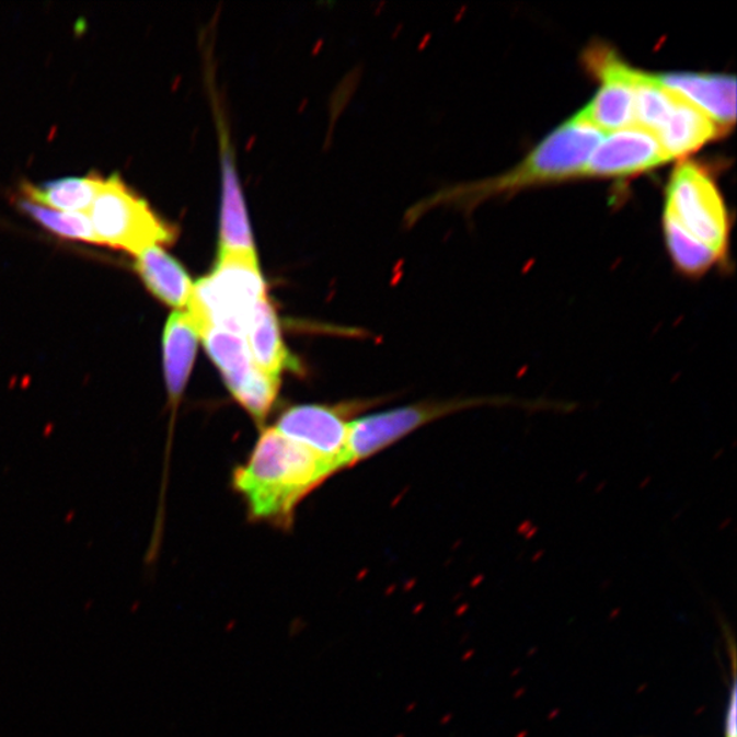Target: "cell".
<instances>
[{
    "label": "cell",
    "instance_id": "obj_6",
    "mask_svg": "<svg viewBox=\"0 0 737 737\" xmlns=\"http://www.w3.org/2000/svg\"><path fill=\"white\" fill-rule=\"evenodd\" d=\"M587 70L602 82L595 99L574 116L598 131H619L634 124V87L638 69L631 68L606 44L586 49Z\"/></svg>",
    "mask_w": 737,
    "mask_h": 737
},
{
    "label": "cell",
    "instance_id": "obj_18",
    "mask_svg": "<svg viewBox=\"0 0 737 737\" xmlns=\"http://www.w3.org/2000/svg\"><path fill=\"white\" fill-rule=\"evenodd\" d=\"M634 97V126L656 136L673 107L675 93L665 90L654 74L638 70Z\"/></svg>",
    "mask_w": 737,
    "mask_h": 737
},
{
    "label": "cell",
    "instance_id": "obj_7",
    "mask_svg": "<svg viewBox=\"0 0 737 737\" xmlns=\"http://www.w3.org/2000/svg\"><path fill=\"white\" fill-rule=\"evenodd\" d=\"M274 429L308 448L335 470L347 468L348 424L335 408L318 404L293 406L281 414Z\"/></svg>",
    "mask_w": 737,
    "mask_h": 737
},
{
    "label": "cell",
    "instance_id": "obj_13",
    "mask_svg": "<svg viewBox=\"0 0 737 737\" xmlns=\"http://www.w3.org/2000/svg\"><path fill=\"white\" fill-rule=\"evenodd\" d=\"M136 270L148 291L160 302L175 309L187 307L194 283L179 260L162 246H151L137 254Z\"/></svg>",
    "mask_w": 737,
    "mask_h": 737
},
{
    "label": "cell",
    "instance_id": "obj_19",
    "mask_svg": "<svg viewBox=\"0 0 737 737\" xmlns=\"http://www.w3.org/2000/svg\"><path fill=\"white\" fill-rule=\"evenodd\" d=\"M16 208L30 215L33 220L55 235L65 238V240L90 242L99 245L90 216L85 214L64 212V210L32 203L24 197L16 198Z\"/></svg>",
    "mask_w": 737,
    "mask_h": 737
},
{
    "label": "cell",
    "instance_id": "obj_20",
    "mask_svg": "<svg viewBox=\"0 0 737 737\" xmlns=\"http://www.w3.org/2000/svg\"><path fill=\"white\" fill-rule=\"evenodd\" d=\"M277 393H279V379L256 368L234 396L254 418L264 419L273 408Z\"/></svg>",
    "mask_w": 737,
    "mask_h": 737
},
{
    "label": "cell",
    "instance_id": "obj_3",
    "mask_svg": "<svg viewBox=\"0 0 737 737\" xmlns=\"http://www.w3.org/2000/svg\"><path fill=\"white\" fill-rule=\"evenodd\" d=\"M267 297L257 253L219 252L212 273L194 283L186 312L199 337L208 329L246 337L254 309Z\"/></svg>",
    "mask_w": 737,
    "mask_h": 737
},
{
    "label": "cell",
    "instance_id": "obj_16",
    "mask_svg": "<svg viewBox=\"0 0 737 737\" xmlns=\"http://www.w3.org/2000/svg\"><path fill=\"white\" fill-rule=\"evenodd\" d=\"M201 341L234 395L257 368L249 352L246 337L223 329H208L203 332Z\"/></svg>",
    "mask_w": 737,
    "mask_h": 737
},
{
    "label": "cell",
    "instance_id": "obj_9",
    "mask_svg": "<svg viewBox=\"0 0 737 737\" xmlns=\"http://www.w3.org/2000/svg\"><path fill=\"white\" fill-rule=\"evenodd\" d=\"M654 77L665 90L678 94L701 110L724 131V135L735 125V77L696 73H664Z\"/></svg>",
    "mask_w": 737,
    "mask_h": 737
},
{
    "label": "cell",
    "instance_id": "obj_12",
    "mask_svg": "<svg viewBox=\"0 0 737 737\" xmlns=\"http://www.w3.org/2000/svg\"><path fill=\"white\" fill-rule=\"evenodd\" d=\"M246 342L254 365L264 373L279 379L283 371L299 370L298 359L292 357L283 341L279 320L268 297L254 309Z\"/></svg>",
    "mask_w": 737,
    "mask_h": 737
},
{
    "label": "cell",
    "instance_id": "obj_1",
    "mask_svg": "<svg viewBox=\"0 0 737 737\" xmlns=\"http://www.w3.org/2000/svg\"><path fill=\"white\" fill-rule=\"evenodd\" d=\"M335 469L274 428L264 430L249 462L234 474L254 519L290 523L293 508Z\"/></svg>",
    "mask_w": 737,
    "mask_h": 737
},
{
    "label": "cell",
    "instance_id": "obj_17",
    "mask_svg": "<svg viewBox=\"0 0 737 737\" xmlns=\"http://www.w3.org/2000/svg\"><path fill=\"white\" fill-rule=\"evenodd\" d=\"M664 230L670 257L676 269L690 279H700L714 265L725 264L716 253L681 229L670 216L664 214Z\"/></svg>",
    "mask_w": 737,
    "mask_h": 737
},
{
    "label": "cell",
    "instance_id": "obj_4",
    "mask_svg": "<svg viewBox=\"0 0 737 737\" xmlns=\"http://www.w3.org/2000/svg\"><path fill=\"white\" fill-rule=\"evenodd\" d=\"M88 216L99 245L136 256L148 247L169 245L176 238L174 227L160 219L118 175L103 180Z\"/></svg>",
    "mask_w": 737,
    "mask_h": 737
},
{
    "label": "cell",
    "instance_id": "obj_10",
    "mask_svg": "<svg viewBox=\"0 0 737 737\" xmlns=\"http://www.w3.org/2000/svg\"><path fill=\"white\" fill-rule=\"evenodd\" d=\"M723 135L724 131L707 115L675 94L673 107L656 133V138L670 162L700 151Z\"/></svg>",
    "mask_w": 737,
    "mask_h": 737
},
{
    "label": "cell",
    "instance_id": "obj_11",
    "mask_svg": "<svg viewBox=\"0 0 737 737\" xmlns=\"http://www.w3.org/2000/svg\"><path fill=\"white\" fill-rule=\"evenodd\" d=\"M199 332L186 310L170 315L163 332V373L171 401L184 395L196 361Z\"/></svg>",
    "mask_w": 737,
    "mask_h": 737
},
{
    "label": "cell",
    "instance_id": "obj_21",
    "mask_svg": "<svg viewBox=\"0 0 737 737\" xmlns=\"http://www.w3.org/2000/svg\"><path fill=\"white\" fill-rule=\"evenodd\" d=\"M725 737H737L736 734V681L730 690L727 714H725Z\"/></svg>",
    "mask_w": 737,
    "mask_h": 737
},
{
    "label": "cell",
    "instance_id": "obj_5",
    "mask_svg": "<svg viewBox=\"0 0 737 737\" xmlns=\"http://www.w3.org/2000/svg\"><path fill=\"white\" fill-rule=\"evenodd\" d=\"M665 215L727 262L729 218L713 176L694 162L680 163L667 188Z\"/></svg>",
    "mask_w": 737,
    "mask_h": 737
},
{
    "label": "cell",
    "instance_id": "obj_8",
    "mask_svg": "<svg viewBox=\"0 0 737 737\" xmlns=\"http://www.w3.org/2000/svg\"><path fill=\"white\" fill-rule=\"evenodd\" d=\"M668 162L656 136L633 126L613 131L598 143L586 164L584 176L629 179Z\"/></svg>",
    "mask_w": 737,
    "mask_h": 737
},
{
    "label": "cell",
    "instance_id": "obj_15",
    "mask_svg": "<svg viewBox=\"0 0 737 737\" xmlns=\"http://www.w3.org/2000/svg\"><path fill=\"white\" fill-rule=\"evenodd\" d=\"M103 180V176L99 174H90L68 176V179L49 181L42 185L25 182L21 185V197L44 205V207L66 210V212H90Z\"/></svg>",
    "mask_w": 737,
    "mask_h": 737
},
{
    "label": "cell",
    "instance_id": "obj_2",
    "mask_svg": "<svg viewBox=\"0 0 737 737\" xmlns=\"http://www.w3.org/2000/svg\"><path fill=\"white\" fill-rule=\"evenodd\" d=\"M601 140V131L573 116L539 143L517 168L502 176L458 187L446 194L445 201L473 208L486 199L509 196L522 188L584 176L586 164Z\"/></svg>",
    "mask_w": 737,
    "mask_h": 737
},
{
    "label": "cell",
    "instance_id": "obj_14",
    "mask_svg": "<svg viewBox=\"0 0 737 737\" xmlns=\"http://www.w3.org/2000/svg\"><path fill=\"white\" fill-rule=\"evenodd\" d=\"M219 241V252L256 253L245 197L234 164L229 157H226L223 162Z\"/></svg>",
    "mask_w": 737,
    "mask_h": 737
}]
</instances>
